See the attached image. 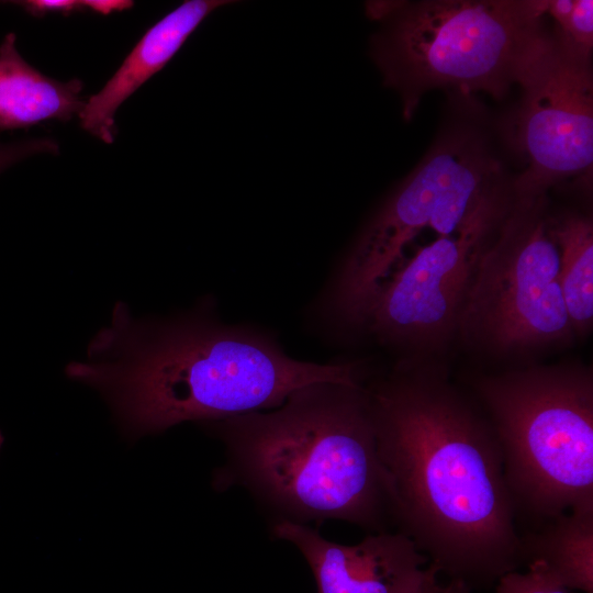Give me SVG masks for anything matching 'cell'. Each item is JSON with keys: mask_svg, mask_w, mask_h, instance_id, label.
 I'll return each instance as SVG.
<instances>
[{"mask_svg": "<svg viewBox=\"0 0 593 593\" xmlns=\"http://www.w3.org/2000/svg\"><path fill=\"white\" fill-rule=\"evenodd\" d=\"M546 13L558 24V34L583 54L593 47L592 0H545Z\"/></svg>", "mask_w": 593, "mask_h": 593, "instance_id": "15", "label": "cell"}, {"mask_svg": "<svg viewBox=\"0 0 593 593\" xmlns=\"http://www.w3.org/2000/svg\"><path fill=\"white\" fill-rule=\"evenodd\" d=\"M370 56L410 120L433 89L496 100L524 78L551 35L545 0L370 1Z\"/></svg>", "mask_w": 593, "mask_h": 593, "instance_id": "4", "label": "cell"}, {"mask_svg": "<svg viewBox=\"0 0 593 593\" xmlns=\"http://www.w3.org/2000/svg\"><path fill=\"white\" fill-rule=\"evenodd\" d=\"M590 55L558 33L519 82L515 141L527 167L512 182L513 198L535 200L570 177H591L593 77Z\"/></svg>", "mask_w": 593, "mask_h": 593, "instance_id": "8", "label": "cell"}, {"mask_svg": "<svg viewBox=\"0 0 593 593\" xmlns=\"http://www.w3.org/2000/svg\"><path fill=\"white\" fill-rule=\"evenodd\" d=\"M67 377L100 392L132 439L188 421L201 424L280 406L318 382L359 383L357 361L289 357L269 335L219 322L206 305L171 317H135L116 302Z\"/></svg>", "mask_w": 593, "mask_h": 593, "instance_id": "2", "label": "cell"}, {"mask_svg": "<svg viewBox=\"0 0 593 593\" xmlns=\"http://www.w3.org/2000/svg\"><path fill=\"white\" fill-rule=\"evenodd\" d=\"M560 251V289L573 334L590 332L593 323V223L582 214L551 216Z\"/></svg>", "mask_w": 593, "mask_h": 593, "instance_id": "14", "label": "cell"}, {"mask_svg": "<svg viewBox=\"0 0 593 593\" xmlns=\"http://www.w3.org/2000/svg\"><path fill=\"white\" fill-rule=\"evenodd\" d=\"M362 381L313 383L269 412L203 423L225 447L214 488H244L272 523L339 519L395 532Z\"/></svg>", "mask_w": 593, "mask_h": 593, "instance_id": "3", "label": "cell"}, {"mask_svg": "<svg viewBox=\"0 0 593 593\" xmlns=\"http://www.w3.org/2000/svg\"><path fill=\"white\" fill-rule=\"evenodd\" d=\"M3 3L20 7L24 12L35 18H43L52 13L70 15L75 12L83 11L81 1L78 0H22Z\"/></svg>", "mask_w": 593, "mask_h": 593, "instance_id": "18", "label": "cell"}, {"mask_svg": "<svg viewBox=\"0 0 593 593\" xmlns=\"http://www.w3.org/2000/svg\"><path fill=\"white\" fill-rule=\"evenodd\" d=\"M83 10L101 15H110L131 9L134 2L131 0H81Z\"/></svg>", "mask_w": 593, "mask_h": 593, "instance_id": "19", "label": "cell"}, {"mask_svg": "<svg viewBox=\"0 0 593 593\" xmlns=\"http://www.w3.org/2000/svg\"><path fill=\"white\" fill-rule=\"evenodd\" d=\"M506 212L461 235L438 237L404 260L380 287L362 329L405 357L445 350L457 338L478 260Z\"/></svg>", "mask_w": 593, "mask_h": 593, "instance_id": "9", "label": "cell"}, {"mask_svg": "<svg viewBox=\"0 0 593 593\" xmlns=\"http://www.w3.org/2000/svg\"><path fill=\"white\" fill-rule=\"evenodd\" d=\"M2 443H3V435H2V433L0 432V448H1V446H2Z\"/></svg>", "mask_w": 593, "mask_h": 593, "instance_id": "21", "label": "cell"}, {"mask_svg": "<svg viewBox=\"0 0 593 593\" xmlns=\"http://www.w3.org/2000/svg\"><path fill=\"white\" fill-rule=\"evenodd\" d=\"M547 197L515 200L475 266L457 337L508 356L561 345L573 332L559 281Z\"/></svg>", "mask_w": 593, "mask_h": 593, "instance_id": "7", "label": "cell"}, {"mask_svg": "<svg viewBox=\"0 0 593 593\" xmlns=\"http://www.w3.org/2000/svg\"><path fill=\"white\" fill-rule=\"evenodd\" d=\"M471 590L459 580H449L448 584L443 586L441 593H470Z\"/></svg>", "mask_w": 593, "mask_h": 593, "instance_id": "20", "label": "cell"}, {"mask_svg": "<svg viewBox=\"0 0 593 593\" xmlns=\"http://www.w3.org/2000/svg\"><path fill=\"white\" fill-rule=\"evenodd\" d=\"M524 567L537 561L567 590L593 593V506L521 533Z\"/></svg>", "mask_w": 593, "mask_h": 593, "instance_id": "13", "label": "cell"}, {"mask_svg": "<svg viewBox=\"0 0 593 593\" xmlns=\"http://www.w3.org/2000/svg\"><path fill=\"white\" fill-rule=\"evenodd\" d=\"M497 437L519 534L593 506V374L535 365L467 383Z\"/></svg>", "mask_w": 593, "mask_h": 593, "instance_id": "5", "label": "cell"}, {"mask_svg": "<svg viewBox=\"0 0 593 593\" xmlns=\"http://www.w3.org/2000/svg\"><path fill=\"white\" fill-rule=\"evenodd\" d=\"M83 82L59 81L30 65L16 48V35L0 44V131L29 130L48 121H70L86 101Z\"/></svg>", "mask_w": 593, "mask_h": 593, "instance_id": "12", "label": "cell"}, {"mask_svg": "<svg viewBox=\"0 0 593 593\" xmlns=\"http://www.w3.org/2000/svg\"><path fill=\"white\" fill-rule=\"evenodd\" d=\"M230 3L234 1L187 0L147 29L103 88L86 101L80 127L112 144L121 104L172 59L208 15Z\"/></svg>", "mask_w": 593, "mask_h": 593, "instance_id": "11", "label": "cell"}, {"mask_svg": "<svg viewBox=\"0 0 593 593\" xmlns=\"http://www.w3.org/2000/svg\"><path fill=\"white\" fill-rule=\"evenodd\" d=\"M271 535L299 549L318 593H435L443 586L428 558L398 532L344 545L307 525L281 521L271 524Z\"/></svg>", "mask_w": 593, "mask_h": 593, "instance_id": "10", "label": "cell"}, {"mask_svg": "<svg viewBox=\"0 0 593 593\" xmlns=\"http://www.w3.org/2000/svg\"><path fill=\"white\" fill-rule=\"evenodd\" d=\"M395 532L471 591L524 567L501 447L483 409L430 357L362 381Z\"/></svg>", "mask_w": 593, "mask_h": 593, "instance_id": "1", "label": "cell"}, {"mask_svg": "<svg viewBox=\"0 0 593 593\" xmlns=\"http://www.w3.org/2000/svg\"><path fill=\"white\" fill-rule=\"evenodd\" d=\"M526 572L511 571L495 583L496 593H569L545 566L534 561Z\"/></svg>", "mask_w": 593, "mask_h": 593, "instance_id": "16", "label": "cell"}, {"mask_svg": "<svg viewBox=\"0 0 593 593\" xmlns=\"http://www.w3.org/2000/svg\"><path fill=\"white\" fill-rule=\"evenodd\" d=\"M513 201L500 161L470 125L447 128L361 230L326 295L339 324L362 328L382 283L422 231L458 236L505 213Z\"/></svg>", "mask_w": 593, "mask_h": 593, "instance_id": "6", "label": "cell"}, {"mask_svg": "<svg viewBox=\"0 0 593 593\" xmlns=\"http://www.w3.org/2000/svg\"><path fill=\"white\" fill-rule=\"evenodd\" d=\"M37 154L58 155L59 145L49 137L0 143V174L14 164Z\"/></svg>", "mask_w": 593, "mask_h": 593, "instance_id": "17", "label": "cell"}]
</instances>
